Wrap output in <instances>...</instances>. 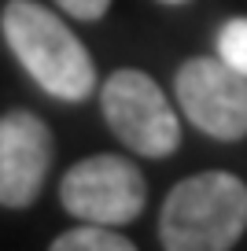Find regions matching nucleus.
Instances as JSON below:
<instances>
[{"label": "nucleus", "mask_w": 247, "mask_h": 251, "mask_svg": "<svg viewBox=\"0 0 247 251\" xmlns=\"http://www.w3.org/2000/svg\"><path fill=\"white\" fill-rule=\"evenodd\" d=\"M0 37L48 96L81 103L100 93L89 48L52 8L37 0H8L0 11Z\"/></svg>", "instance_id": "nucleus-1"}, {"label": "nucleus", "mask_w": 247, "mask_h": 251, "mask_svg": "<svg viewBox=\"0 0 247 251\" xmlns=\"http://www.w3.org/2000/svg\"><path fill=\"white\" fill-rule=\"evenodd\" d=\"M247 229V185L229 170L181 177L159 211L166 251H229Z\"/></svg>", "instance_id": "nucleus-2"}, {"label": "nucleus", "mask_w": 247, "mask_h": 251, "mask_svg": "<svg viewBox=\"0 0 247 251\" xmlns=\"http://www.w3.org/2000/svg\"><path fill=\"white\" fill-rule=\"evenodd\" d=\"M100 115L118 144L144 159H166L181 148V122L173 103L151 74L122 67L100 85Z\"/></svg>", "instance_id": "nucleus-3"}, {"label": "nucleus", "mask_w": 247, "mask_h": 251, "mask_svg": "<svg viewBox=\"0 0 247 251\" xmlns=\"http://www.w3.org/2000/svg\"><path fill=\"white\" fill-rule=\"evenodd\" d=\"M59 207L77 222L122 229L148 207V177L125 155H89L59 177Z\"/></svg>", "instance_id": "nucleus-4"}, {"label": "nucleus", "mask_w": 247, "mask_h": 251, "mask_svg": "<svg viewBox=\"0 0 247 251\" xmlns=\"http://www.w3.org/2000/svg\"><path fill=\"white\" fill-rule=\"evenodd\" d=\"M177 107L199 133L222 144L247 137V74L222 55H192L173 74Z\"/></svg>", "instance_id": "nucleus-5"}, {"label": "nucleus", "mask_w": 247, "mask_h": 251, "mask_svg": "<svg viewBox=\"0 0 247 251\" xmlns=\"http://www.w3.org/2000/svg\"><path fill=\"white\" fill-rule=\"evenodd\" d=\"M55 163V133L41 115L11 107L0 115V207L26 211L37 203Z\"/></svg>", "instance_id": "nucleus-6"}, {"label": "nucleus", "mask_w": 247, "mask_h": 251, "mask_svg": "<svg viewBox=\"0 0 247 251\" xmlns=\"http://www.w3.org/2000/svg\"><path fill=\"white\" fill-rule=\"evenodd\" d=\"M52 251H133L137 244L129 236H122L115 226H96V222H81V226L59 233L52 244Z\"/></svg>", "instance_id": "nucleus-7"}, {"label": "nucleus", "mask_w": 247, "mask_h": 251, "mask_svg": "<svg viewBox=\"0 0 247 251\" xmlns=\"http://www.w3.org/2000/svg\"><path fill=\"white\" fill-rule=\"evenodd\" d=\"M218 55L247 74V15H236L218 30Z\"/></svg>", "instance_id": "nucleus-8"}, {"label": "nucleus", "mask_w": 247, "mask_h": 251, "mask_svg": "<svg viewBox=\"0 0 247 251\" xmlns=\"http://www.w3.org/2000/svg\"><path fill=\"white\" fill-rule=\"evenodd\" d=\"M55 4H59V11H67L77 23H100L111 8V0H55Z\"/></svg>", "instance_id": "nucleus-9"}, {"label": "nucleus", "mask_w": 247, "mask_h": 251, "mask_svg": "<svg viewBox=\"0 0 247 251\" xmlns=\"http://www.w3.org/2000/svg\"><path fill=\"white\" fill-rule=\"evenodd\" d=\"M159 4H188V0H159Z\"/></svg>", "instance_id": "nucleus-10"}]
</instances>
